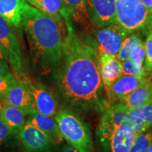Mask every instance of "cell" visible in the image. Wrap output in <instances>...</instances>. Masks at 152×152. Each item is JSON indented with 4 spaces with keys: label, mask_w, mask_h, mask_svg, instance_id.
<instances>
[{
    "label": "cell",
    "mask_w": 152,
    "mask_h": 152,
    "mask_svg": "<svg viewBox=\"0 0 152 152\" xmlns=\"http://www.w3.org/2000/svg\"><path fill=\"white\" fill-rule=\"evenodd\" d=\"M27 121L47 134L55 144H61L64 140L54 116L35 111L33 113L30 114V118Z\"/></svg>",
    "instance_id": "17"
},
{
    "label": "cell",
    "mask_w": 152,
    "mask_h": 152,
    "mask_svg": "<svg viewBox=\"0 0 152 152\" xmlns=\"http://www.w3.org/2000/svg\"><path fill=\"white\" fill-rule=\"evenodd\" d=\"M142 41L143 40H142L140 33L137 32V33L129 34L123 40L121 48L119 49V52L116 56V58L121 63L130 59L132 50Z\"/></svg>",
    "instance_id": "22"
},
{
    "label": "cell",
    "mask_w": 152,
    "mask_h": 152,
    "mask_svg": "<svg viewBox=\"0 0 152 152\" xmlns=\"http://www.w3.org/2000/svg\"><path fill=\"white\" fill-rule=\"evenodd\" d=\"M54 119L63 138L79 152H92V136L88 125L74 111L64 108L58 110Z\"/></svg>",
    "instance_id": "3"
},
{
    "label": "cell",
    "mask_w": 152,
    "mask_h": 152,
    "mask_svg": "<svg viewBox=\"0 0 152 152\" xmlns=\"http://www.w3.org/2000/svg\"><path fill=\"white\" fill-rule=\"evenodd\" d=\"M7 61L3 60H0V76L6 75L7 74L11 73L10 67Z\"/></svg>",
    "instance_id": "29"
},
{
    "label": "cell",
    "mask_w": 152,
    "mask_h": 152,
    "mask_svg": "<svg viewBox=\"0 0 152 152\" xmlns=\"http://www.w3.org/2000/svg\"><path fill=\"white\" fill-rule=\"evenodd\" d=\"M71 18L84 27L92 25L87 9L86 0H64Z\"/></svg>",
    "instance_id": "21"
},
{
    "label": "cell",
    "mask_w": 152,
    "mask_h": 152,
    "mask_svg": "<svg viewBox=\"0 0 152 152\" xmlns=\"http://www.w3.org/2000/svg\"><path fill=\"white\" fill-rule=\"evenodd\" d=\"M132 129L134 135L152 128V100L139 107L130 109L125 123Z\"/></svg>",
    "instance_id": "13"
},
{
    "label": "cell",
    "mask_w": 152,
    "mask_h": 152,
    "mask_svg": "<svg viewBox=\"0 0 152 152\" xmlns=\"http://www.w3.org/2000/svg\"><path fill=\"white\" fill-rule=\"evenodd\" d=\"M145 75H120L106 92L108 104L120 102L132 92L142 81Z\"/></svg>",
    "instance_id": "12"
},
{
    "label": "cell",
    "mask_w": 152,
    "mask_h": 152,
    "mask_svg": "<svg viewBox=\"0 0 152 152\" xmlns=\"http://www.w3.org/2000/svg\"><path fill=\"white\" fill-rule=\"evenodd\" d=\"M61 60L55 73L58 92L73 111L102 113L109 106L96 43L66 26Z\"/></svg>",
    "instance_id": "1"
},
{
    "label": "cell",
    "mask_w": 152,
    "mask_h": 152,
    "mask_svg": "<svg viewBox=\"0 0 152 152\" xmlns=\"http://www.w3.org/2000/svg\"><path fill=\"white\" fill-rule=\"evenodd\" d=\"M134 134L128 125H122L113 132L111 140V152H129Z\"/></svg>",
    "instance_id": "20"
},
{
    "label": "cell",
    "mask_w": 152,
    "mask_h": 152,
    "mask_svg": "<svg viewBox=\"0 0 152 152\" xmlns=\"http://www.w3.org/2000/svg\"><path fill=\"white\" fill-rule=\"evenodd\" d=\"M17 80L14 74L9 73L6 75L0 76V101H2L10 87Z\"/></svg>",
    "instance_id": "26"
},
{
    "label": "cell",
    "mask_w": 152,
    "mask_h": 152,
    "mask_svg": "<svg viewBox=\"0 0 152 152\" xmlns=\"http://www.w3.org/2000/svg\"><path fill=\"white\" fill-rule=\"evenodd\" d=\"M26 1L28 3H29L30 5H32L37 9H39L41 2V0H26Z\"/></svg>",
    "instance_id": "33"
},
{
    "label": "cell",
    "mask_w": 152,
    "mask_h": 152,
    "mask_svg": "<svg viewBox=\"0 0 152 152\" xmlns=\"http://www.w3.org/2000/svg\"><path fill=\"white\" fill-rule=\"evenodd\" d=\"M11 26L2 16H0V44L5 49L11 71L17 77L22 70V54L18 39Z\"/></svg>",
    "instance_id": "7"
},
{
    "label": "cell",
    "mask_w": 152,
    "mask_h": 152,
    "mask_svg": "<svg viewBox=\"0 0 152 152\" xmlns=\"http://www.w3.org/2000/svg\"><path fill=\"white\" fill-rule=\"evenodd\" d=\"M145 57H144V68L146 73L152 72V28L147 33V37L144 42Z\"/></svg>",
    "instance_id": "25"
},
{
    "label": "cell",
    "mask_w": 152,
    "mask_h": 152,
    "mask_svg": "<svg viewBox=\"0 0 152 152\" xmlns=\"http://www.w3.org/2000/svg\"><path fill=\"white\" fill-rule=\"evenodd\" d=\"M11 134H12V132L7 128V125L4 123L2 120L0 118V144L7 141Z\"/></svg>",
    "instance_id": "28"
},
{
    "label": "cell",
    "mask_w": 152,
    "mask_h": 152,
    "mask_svg": "<svg viewBox=\"0 0 152 152\" xmlns=\"http://www.w3.org/2000/svg\"><path fill=\"white\" fill-rule=\"evenodd\" d=\"M144 66L139 65L132 59H128L122 62L121 75H145Z\"/></svg>",
    "instance_id": "24"
},
{
    "label": "cell",
    "mask_w": 152,
    "mask_h": 152,
    "mask_svg": "<svg viewBox=\"0 0 152 152\" xmlns=\"http://www.w3.org/2000/svg\"><path fill=\"white\" fill-rule=\"evenodd\" d=\"M38 9L54 18L61 28L71 23V14L64 0H41Z\"/></svg>",
    "instance_id": "18"
},
{
    "label": "cell",
    "mask_w": 152,
    "mask_h": 152,
    "mask_svg": "<svg viewBox=\"0 0 152 152\" xmlns=\"http://www.w3.org/2000/svg\"><path fill=\"white\" fill-rule=\"evenodd\" d=\"M62 152H79L77 151L75 148H73L72 146L68 145V144H65V145L63 147Z\"/></svg>",
    "instance_id": "30"
},
{
    "label": "cell",
    "mask_w": 152,
    "mask_h": 152,
    "mask_svg": "<svg viewBox=\"0 0 152 152\" xmlns=\"http://www.w3.org/2000/svg\"><path fill=\"white\" fill-rule=\"evenodd\" d=\"M152 141V130L139 133L134 137L129 152H146Z\"/></svg>",
    "instance_id": "23"
},
{
    "label": "cell",
    "mask_w": 152,
    "mask_h": 152,
    "mask_svg": "<svg viewBox=\"0 0 152 152\" xmlns=\"http://www.w3.org/2000/svg\"><path fill=\"white\" fill-rule=\"evenodd\" d=\"M20 27L27 39L33 66L42 73L55 75L64 47L60 25L48 14L29 4Z\"/></svg>",
    "instance_id": "2"
},
{
    "label": "cell",
    "mask_w": 152,
    "mask_h": 152,
    "mask_svg": "<svg viewBox=\"0 0 152 152\" xmlns=\"http://www.w3.org/2000/svg\"><path fill=\"white\" fill-rule=\"evenodd\" d=\"M21 82L29 90L35 111L54 116L58 111V103L52 91L42 83H34L27 77Z\"/></svg>",
    "instance_id": "8"
},
{
    "label": "cell",
    "mask_w": 152,
    "mask_h": 152,
    "mask_svg": "<svg viewBox=\"0 0 152 152\" xmlns=\"http://www.w3.org/2000/svg\"><path fill=\"white\" fill-rule=\"evenodd\" d=\"M141 1L152 14V0H141Z\"/></svg>",
    "instance_id": "32"
},
{
    "label": "cell",
    "mask_w": 152,
    "mask_h": 152,
    "mask_svg": "<svg viewBox=\"0 0 152 152\" xmlns=\"http://www.w3.org/2000/svg\"><path fill=\"white\" fill-rule=\"evenodd\" d=\"M28 6L26 0H0V16L11 26L19 28Z\"/></svg>",
    "instance_id": "16"
},
{
    "label": "cell",
    "mask_w": 152,
    "mask_h": 152,
    "mask_svg": "<svg viewBox=\"0 0 152 152\" xmlns=\"http://www.w3.org/2000/svg\"><path fill=\"white\" fill-rule=\"evenodd\" d=\"M146 152H152V141H151V143L150 144V146L148 148V149L147 150V151Z\"/></svg>",
    "instance_id": "34"
},
{
    "label": "cell",
    "mask_w": 152,
    "mask_h": 152,
    "mask_svg": "<svg viewBox=\"0 0 152 152\" xmlns=\"http://www.w3.org/2000/svg\"><path fill=\"white\" fill-rule=\"evenodd\" d=\"M144 57H145V48L144 42L142 41L139 45L134 47L130 55V59L134 61L139 65L144 66Z\"/></svg>",
    "instance_id": "27"
},
{
    "label": "cell",
    "mask_w": 152,
    "mask_h": 152,
    "mask_svg": "<svg viewBox=\"0 0 152 152\" xmlns=\"http://www.w3.org/2000/svg\"><path fill=\"white\" fill-rule=\"evenodd\" d=\"M92 26L104 28L115 23V0H86Z\"/></svg>",
    "instance_id": "10"
},
{
    "label": "cell",
    "mask_w": 152,
    "mask_h": 152,
    "mask_svg": "<svg viewBox=\"0 0 152 152\" xmlns=\"http://www.w3.org/2000/svg\"><path fill=\"white\" fill-rule=\"evenodd\" d=\"M4 104L12 106L30 115L35 111L29 90L21 81L17 80L10 87L2 100Z\"/></svg>",
    "instance_id": "11"
},
{
    "label": "cell",
    "mask_w": 152,
    "mask_h": 152,
    "mask_svg": "<svg viewBox=\"0 0 152 152\" xmlns=\"http://www.w3.org/2000/svg\"><path fill=\"white\" fill-rule=\"evenodd\" d=\"M151 100L152 81L151 77L147 75L132 92L118 102L129 109H134L143 106Z\"/></svg>",
    "instance_id": "14"
},
{
    "label": "cell",
    "mask_w": 152,
    "mask_h": 152,
    "mask_svg": "<svg viewBox=\"0 0 152 152\" xmlns=\"http://www.w3.org/2000/svg\"><path fill=\"white\" fill-rule=\"evenodd\" d=\"M99 64L101 78L106 93L113 82L121 75L122 63L116 57L108 55H99Z\"/></svg>",
    "instance_id": "15"
},
{
    "label": "cell",
    "mask_w": 152,
    "mask_h": 152,
    "mask_svg": "<svg viewBox=\"0 0 152 152\" xmlns=\"http://www.w3.org/2000/svg\"><path fill=\"white\" fill-rule=\"evenodd\" d=\"M129 108L120 102L109 104L103 112L96 129V139L103 152H111V140L113 132L128 118Z\"/></svg>",
    "instance_id": "5"
},
{
    "label": "cell",
    "mask_w": 152,
    "mask_h": 152,
    "mask_svg": "<svg viewBox=\"0 0 152 152\" xmlns=\"http://www.w3.org/2000/svg\"><path fill=\"white\" fill-rule=\"evenodd\" d=\"M0 60H3V61H6L8 62L7 61V54H6L5 49H4V47H2V45L0 44Z\"/></svg>",
    "instance_id": "31"
},
{
    "label": "cell",
    "mask_w": 152,
    "mask_h": 152,
    "mask_svg": "<svg viewBox=\"0 0 152 152\" xmlns=\"http://www.w3.org/2000/svg\"><path fill=\"white\" fill-rule=\"evenodd\" d=\"M1 107H2V106H1V104H0V111H1Z\"/></svg>",
    "instance_id": "35"
},
{
    "label": "cell",
    "mask_w": 152,
    "mask_h": 152,
    "mask_svg": "<svg viewBox=\"0 0 152 152\" xmlns=\"http://www.w3.org/2000/svg\"><path fill=\"white\" fill-rule=\"evenodd\" d=\"M97 28L94 35L98 55L116 57L123 40L128 34L116 23Z\"/></svg>",
    "instance_id": "6"
},
{
    "label": "cell",
    "mask_w": 152,
    "mask_h": 152,
    "mask_svg": "<svg viewBox=\"0 0 152 152\" xmlns=\"http://www.w3.org/2000/svg\"><path fill=\"white\" fill-rule=\"evenodd\" d=\"M152 73V72H151ZM151 81H152V74H151Z\"/></svg>",
    "instance_id": "36"
},
{
    "label": "cell",
    "mask_w": 152,
    "mask_h": 152,
    "mask_svg": "<svg viewBox=\"0 0 152 152\" xmlns=\"http://www.w3.org/2000/svg\"><path fill=\"white\" fill-rule=\"evenodd\" d=\"M26 113L14 106H2L0 111V118L12 134L19 133L26 123Z\"/></svg>",
    "instance_id": "19"
},
{
    "label": "cell",
    "mask_w": 152,
    "mask_h": 152,
    "mask_svg": "<svg viewBox=\"0 0 152 152\" xmlns=\"http://www.w3.org/2000/svg\"><path fill=\"white\" fill-rule=\"evenodd\" d=\"M115 23L127 33H147L152 28V14L141 0H115Z\"/></svg>",
    "instance_id": "4"
},
{
    "label": "cell",
    "mask_w": 152,
    "mask_h": 152,
    "mask_svg": "<svg viewBox=\"0 0 152 152\" xmlns=\"http://www.w3.org/2000/svg\"><path fill=\"white\" fill-rule=\"evenodd\" d=\"M19 138L28 152H54L56 144L42 131L26 121L19 132Z\"/></svg>",
    "instance_id": "9"
}]
</instances>
